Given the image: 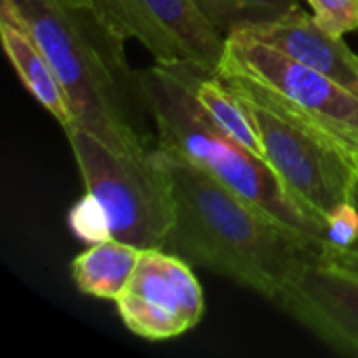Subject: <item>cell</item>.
Here are the masks:
<instances>
[{"instance_id": "cell-17", "label": "cell", "mask_w": 358, "mask_h": 358, "mask_svg": "<svg viewBox=\"0 0 358 358\" xmlns=\"http://www.w3.org/2000/svg\"><path fill=\"white\" fill-rule=\"evenodd\" d=\"M59 2L69 8H90L92 6V0H59Z\"/></svg>"}, {"instance_id": "cell-2", "label": "cell", "mask_w": 358, "mask_h": 358, "mask_svg": "<svg viewBox=\"0 0 358 358\" xmlns=\"http://www.w3.org/2000/svg\"><path fill=\"white\" fill-rule=\"evenodd\" d=\"M0 6L42 46L65 88L76 126L117 151L151 149L136 113L145 109L136 73L90 8H69L59 0H0Z\"/></svg>"}, {"instance_id": "cell-11", "label": "cell", "mask_w": 358, "mask_h": 358, "mask_svg": "<svg viewBox=\"0 0 358 358\" xmlns=\"http://www.w3.org/2000/svg\"><path fill=\"white\" fill-rule=\"evenodd\" d=\"M0 40L2 48L27 92L63 126L76 124L65 88L44 55L42 46L25 29V25L4 6H0Z\"/></svg>"}, {"instance_id": "cell-15", "label": "cell", "mask_w": 358, "mask_h": 358, "mask_svg": "<svg viewBox=\"0 0 358 358\" xmlns=\"http://www.w3.org/2000/svg\"><path fill=\"white\" fill-rule=\"evenodd\" d=\"M317 21L336 36L358 31V0H306Z\"/></svg>"}, {"instance_id": "cell-9", "label": "cell", "mask_w": 358, "mask_h": 358, "mask_svg": "<svg viewBox=\"0 0 358 358\" xmlns=\"http://www.w3.org/2000/svg\"><path fill=\"white\" fill-rule=\"evenodd\" d=\"M331 348L358 357V275L323 262L304 260L275 300Z\"/></svg>"}, {"instance_id": "cell-3", "label": "cell", "mask_w": 358, "mask_h": 358, "mask_svg": "<svg viewBox=\"0 0 358 358\" xmlns=\"http://www.w3.org/2000/svg\"><path fill=\"white\" fill-rule=\"evenodd\" d=\"M136 82L145 111L155 122L162 149L201 168L271 218L321 248L325 227L292 199L271 164L222 132L197 105L189 63H155L138 71Z\"/></svg>"}, {"instance_id": "cell-6", "label": "cell", "mask_w": 358, "mask_h": 358, "mask_svg": "<svg viewBox=\"0 0 358 358\" xmlns=\"http://www.w3.org/2000/svg\"><path fill=\"white\" fill-rule=\"evenodd\" d=\"M220 63L264 84L358 159V94L352 90L245 31L227 36Z\"/></svg>"}, {"instance_id": "cell-10", "label": "cell", "mask_w": 358, "mask_h": 358, "mask_svg": "<svg viewBox=\"0 0 358 358\" xmlns=\"http://www.w3.org/2000/svg\"><path fill=\"white\" fill-rule=\"evenodd\" d=\"M239 31L262 40L264 44L285 52L287 57L315 71L329 76L344 88L358 94L357 52L342 40V36L327 31L315 15H308L300 6L271 23Z\"/></svg>"}, {"instance_id": "cell-8", "label": "cell", "mask_w": 358, "mask_h": 358, "mask_svg": "<svg viewBox=\"0 0 358 358\" xmlns=\"http://www.w3.org/2000/svg\"><path fill=\"white\" fill-rule=\"evenodd\" d=\"M115 304L126 329L151 342L191 331L206 313L203 289L191 262L164 248L143 250L134 275Z\"/></svg>"}, {"instance_id": "cell-1", "label": "cell", "mask_w": 358, "mask_h": 358, "mask_svg": "<svg viewBox=\"0 0 358 358\" xmlns=\"http://www.w3.org/2000/svg\"><path fill=\"white\" fill-rule=\"evenodd\" d=\"M172 180L174 227L164 250L277 300L298 266L319 252L191 162L162 149Z\"/></svg>"}, {"instance_id": "cell-14", "label": "cell", "mask_w": 358, "mask_h": 358, "mask_svg": "<svg viewBox=\"0 0 358 358\" xmlns=\"http://www.w3.org/2000/svg\"><path fill=\"white\" fill-rule=\"evenodd\" d=\"M67 222H69L71 233L88 245L105 241V239H113L107 214L90 193H84L73 203V208L69 210Z\"/></svg>"}, {"instance_id": "cell-13", "label": "cell", "mask_w": 358, "mask_h": 358, "mask_svg": "<svg viewBox=\"0 0 358 358\" xmlns=\"http://www.w3.org/2000/svg\"><path fill=\"white\" fill-rule=\"evenodd\" d=\"M208 23L229 36L239 29L258 27L271 23L292 8L300 6V0H193Z\"/></svg>"}, {"instance_id": "cell-16", "label": "cell", "mask_w": 358, "mask_h": 358, "mask_svg": "<svg viewBox=\"0 0 358 358\" xmlns=\"http://www.w3.org/2000/svg\"><path fill=\"white\" fill-rule=\"evenodd\" d=\"M350 201L352 206L358 210V172L355 176V182H352V189H350ZM317 256L327 262V264H334L338 268H344V271H350V273H357L358 275V237L344 250H329V252H317Z\"/></svg>"}, {"instance_id": "cell-4", "label": "cell", "mask_w": 358, "mask_h": 358, "mask_svg": "<svg viewBox=\"0 0 358 358\" xmlns=\"http://www.w3.org/2000/svg\"><path fill=\"white\" fill-rule=\"evenodd\" d=\"M216 76L243 99L260 132L264 159L285 191L325 227L350 201L357 157L254 78L222 63L216 67Z\"/></svg>"}, {"instance_id": "cell-12", "label": "cell", "mask_w": 358, "mask_h": 358, "mask_svg": "<svg viewBox=\"0 0 358 358\" xmlns=\"http://www.w3.org/2000/svg\"><path fill=\"white\" fill-rule=\"evenodd\" d=\"M143 250L120 239L92 243L71 262V279L84 296L117 300L128 287Z\"/></svg>"}, {"instance_id": "cell-7", "label": "cell", "mask_w": 358, "mask_h": 358, "mask_svg": "<svg viewBox=\"0 0 358 358\" xmlns=\"http://www.w3.org/2000/svg\"><path fill=\"white\" fill-rule=\"evenodd\" d=\"M90 13L113 42L136 40L155 63H193L216 71L224 52L227 36L193 0H92Z\"/></svg>"}, {"instance_id": "cell-5", "label": "cell", "mask_w": 358, "mask_h": 358, "mask_svg": "<svg viewBox=\"0 0 358 358\" xmlns=\"http://www.w3.org/2000/svg\"><path fill=\"white\" fill-rule=\"evenodd\" d=\"M86 193L107 214L111 237L138 250L164 248L174 227L172 180L155 147L126 153L82 126L63 128Z\"/></svg>"}]
</instances>
